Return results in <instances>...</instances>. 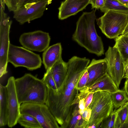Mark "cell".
<instances>
[{"mask_svg": "<svg viewBox=\"0 0 128 128\" xmlns=\"http://www.w3.org/2000/svg\"><path fill=\"white\" fill-rule=\"evenodd\" d=\"M67 62L62 58L56 62L50 69L58 90L61 86L67 71Z\"/></svg>", "mask_w": 128, "mask_h": 128, "instance_id": "obj_18", "label": "cell"}, {"mask_svg": "<svg viewBox=\"0 0 128 128\" xmlns=\"http://www.w3.org/2000/svg\"><path fill=\"white\" fill-rule=\"evenodd\" d=\"M106 0H90V4L92 5V9H100L104 6Z\"/></svg>", "mask_w": 128, "mask_h": 128, "instance_id": "obj_29", "label": "cell"}, {"mask_svg": "<svg viewBox=\"0 0 128 128\" xmlns=\"http://www.w3.org/2000/svg\"><path fill=\"white\" fill-rule=\"evenodd\" d=\"M107 63V73L119 88L124 74V63L118 50L109 46L105 53Z\"/></svg>", "mask_w": 128, "mask_h": 128, "instance_id": "obj_8", "label": "cell"}, {"mask_svg": "<svg viewBox=\"0 0 128 128\" xmlns=\"http://www.w3.org/2000/svg\"><path fill=\"white\" fill-rule=\"evenodd\" d=\"M61 44L58 43L49 46L42 54V63L46 71L50 70L55 63L62 59Z\"/></svg>", "mask_w": 128, "mask_h": 128, "instance_id": "obj_16", "label": "cell"}, {"mask_svg": "<svg viewBox=\"0 0 128 128\" xmlns=\"http://www.w3.org/2000/svg\"><path fill=\"white\" fill-rule=\"evenodd\" d=\"M91 114V110L88 108L85 109L84 112L82 115V119L87 123L90 118Z\"/></svg>", "mask_w": 128, "mask_h": 128, "instance_id": "obj_30", "label": "cell"}, {"mask_svg": "<svg viewBox=\"0 0 128 128\" xmlns=\"http://www.w3.org/2000/svg\"><path fill=\"white\" fill-rule=\"evenodd\" d=\"M124 89L126 92L128 97V78L125 82Z\"/></svg>", "mask_w": 128, "mask_h": 128, "instance_id": "obj_34", "label": "cell"}, {"mask_svg": "<svg viewBox=\"0 0 128 128\" xmlns=\"http://www.w3.org/2000/svg\"><path fill=\"white\" fill-rule=\"evenodd\" d=\"M114 46L119 51L124 63L128 58V36L121 35L115 38Z\"/></svg>", "mask_w": 128, "mask_h": 128, "instance_id": "obj_19", "label": "cell"}, {"mask_svg": "<svg viewBox=\"0 0 128 128\" xmlns=\"http://www.w3.org/2000/svg\"></svg>", "mask_w": 128, "mask_h": 128, "instance_id": "obj_41", "label": "cell"}, {"mask_svg": "<svg viewBox=\"0 0 128 128\" xmlns=\"http://www.w3.org/2000/svg\"><path fill=\"white\" fill-rule=\"evenodd\" d=\"M91 92L89 93L85 97V104L86 108H87L92 102L94 93Z\"/></svg>", "mask_w": 128, "mask_h": 128, "instance_id": "obj_31", "label": "cell"}, {"mask_svg": "<svg viewBox=\"0 0 128 128\" xmlns=\"http://www.w3.org/2000/svg\"><path fill=\"white\" fill-rule=\"evenodd\" d=\"M15 78L13 76L10 77L6 86L8 92V125L12 128L18 123L20 112V106L16 90Z\"/></svg>", "mask_w": 128, "mask_h": 128, "instance_id": "obj_12", "label": "cell"}, {"mask_svg": "<svg viewBox=\"0 0 128 128\" xmlns=\"http://www.w3.org/2000/svg\"><path fill=\"white\" fill-rule=\"evenodd\" d=\"M125 104L127 105L128 106V101ZM125 122L128 123V112L127 114V118Z\"/></svg>", "mask_w": 128, "mask_h": 128, "instance_id": "obj_38", "label": "cell"}, {"mask_svg": "<svg viewBox=\"0 0 128 128\" xmlns=\"http://www.w3.org/2000/svg\"><path fill=\"white\" fill-rule=\"evenodd\" d=\"M119 90L111 78L107 73L90 86L79 91L78 98L80 100L85 98L90 92H95L98 91H104L111 93Z\"/></svg>", "mask_w": 128, "mask_h": 128, "instance_id": "obj_13", "label": "cell"}, {"mask_svg": "<svg viewBox=\"0 0 128 128\" xmlns=\"http://www.w3.org/2000/svg\"><path fill=\"white\" fill-rule=\"evenodd\" d=\"M42 80L47 87H49L54 91H58L55 82L50 70L46 71Z\"/></svg>", "mask_w": 128, "mask_h": 128, "instance_id": "obj_24", "label": "cell"}, {"mask_svg": "<svg viewBox=\"0 0 128 128\" xmlns=\"http://www.w3.org/2000/svg\"><path fill=\"white\" fill-rule=\"evenodd\" d=\"M128 32V16L127 22L124 31L122 35H125Z\"/></svg>", "mask_w": 128, "mask_h": 128, "instance_id": "obj_35", "label": "cell"}, {"mask_svg": "<svg viewBox=\"0 0 128 128\" xmlns=\"http://www.w3.org/2000/svg\"><path fill=\"white\" fill-rule=\"evenodd\" d=\"M48 2L47 0H39L26 4L13 12V17L21 24L29 23L43 15Z\"/></svg>", "mask_w": 128, "mask_h": 128, "instance_id": "obj_9", "label": "cell"}, {"mask_svg": "<svg viewBox=\"0 0 128 128\" xmlns=\"http://www.w3.org/2000/svg\"><path fill=\"white\" fill-rule=\"evenodd\" d=\"M121 128H128V123L125 122L121 127Z\"/></svg>", "mask_w": 128, "mask_h": 128, "instance_id": "obj_37", "label": "cell"}, {"mask_svg": "<svg viewBox=\"0 0 128 128\" xmlns=\"http://www.w3.org/2000/svg\"><path fill=\"white\" fill-rule=\"evenodd\" d=\"M8 92L6 86L0 84V126L8 124Z\"/></svg>", "mask_w": 128, "mask_h": 128, "instance_id": "obj_17", "label": "cell"}, {"mask_svg": "<svg viewBox=\"0 0 128 128\" xmlns=\"http://www.w3.org/2000/svg\"><path fill=\"white\" fill-rule=\"evenodd\" d=\"M50 40L48 33L37 30L22 34L20 37L19 42L23 47L27 49L41 52L49 46Z\"/></svg>", "mask_w": 128, "mask_h": 128, "instance_id": "obj_10", "label": "cell"}, {"mask_svg": "<svg viewBox=\"0 0 128 128\" xmlns=\"http://www.w3.org/2000/svg\"><path fill=\"white\" fill-rule=\"evenodd\" d=\"M90 62V60L85 57L72 56L67 62V74L58 91L47 87L45 104L61 128H68V126L79 92L76 86Z\"/></svg>", "mask_w": 128, "mask_h": 128, "instance_id": "obj_1", "label": "cell"}, {"mask_svg": "<svg viewBox=\"0 0 128 128\" xmlns=\"http://www.w3.org/2000/svg\"><path fill=\"white\" fill-rule=\"evenodd\" d=\"M85 100V98L81 99L79 100L78 103V107L79 110H85L86 109Z\"/></svg>", "mask_w": 128, "mask_h": 128, "instance_id": "obj_32", "label": "cell"}, {"mask_svg": "<svg viewBox=\"0 0 128 128\" xmlns=\"http://www.w3.org/2000/svg\"><path fill=\"white\" fill-rule=\"evenodd\" d=\"M126 6L128 8V4L126 5Z\"/></svg>", "mask_w": 128, "mask_h": 128, "instance_id": "obj_40", "label": "cell"}, {"mask_svg": "<svg viewBox=\"0 0 128 128\" xmlns=\"http://www.w3.org/2000/svg\"><path fill=\"white\" fill-rule=\"evenodd\" d=\"M111 100L114 108V111L122 106L128 101V97L124 90L110 93Z\"/></svg>", "mask_w": 128, "mask_h": 128, "instance_id": "obj_20", "label": "cell"}, {"mask_svg": "<svg viewBox=\"0 0 128 128\" xmlns=\"http://www.w3.org/2000/svg\"><path fill=\"white\" fill-rule=\"evenodd\" d=\"M116 119V113L114 111L102 122L99 128H114Z\"/></svg>", "mask_w": 128, "mask_h": 128, "instance_id": "obj_25", "label": "cell"}, {"mask_svg": "<svg viewBox=\"0 0 128 128\" xmlns=\"http://www.w3.org/2000/svg\"><path fill=\"white\" fill-rule=\"evenodd\" d=\"M8 61L16 68L23 67L30 70L40 68L42 63L40 55L24 47L10 44Z\"/></svg>", "mask_w": 128, "mask_h": 128, "instance_id": "obj_6", "label": "cell"}, {"mask_svg": "<svg viewBox=\"0 0 128 128\" xmlns=\"http://www.w3.org/2000/svg\"><path fill=\"white\" fill-rule=\"evenodd\" d=\"M21 114L31 115L35 118L42 128H60L55 118L45 104L24 103L20 106Z\"/></svg>", "mask_w": 128, "mask_h": 128, "instance_id": "obj_7", "label": "cell"}, {"mask_svg": "<svg viewBox=\"0 0 128 128\" xmlns=\"http://www.w3.org/2000/svg\"><path fill=\"white\" fill-rule=\"evenodd\" d=\"M122 4L126 6L128 4V0H118Z\"/></svg>", "mask_w": 128, "mask_h": 128, "instance_id": "obj_36", "label": "cell"}, {"mask_svg": "<svg viewBox=\"0 0 128 128\" xmlns=\"http://www.w3.org/2000/svg\"><path fill=\"white\" fill-rule=\"evenodd\" d=\"M96 9L83 13L78 20L72 39L89 52L100 56L104 54L103 43L95 28Z\"/></svg>", "mask_w": 128, "mask_h": 128, "instance_id": "obj_2", "label": "cell"}, {"mask_svg": "<svg viewBox=\"0 0 128 128\" xmlns=\"http://www.w3.org/2000/svg\"><path fill=\"white\" fill-rule=\"evenodd\" d=\"M90 0H65L59 8L58 17L61 20L74 15L85 9Z\"/></svg>", "mask_w": 128, "mask_h": 128, "instance_id": "obj_14", "label": "cell"}, {"mask_svg": "<svg viewBox=\"0 0 128 128\" xmlns=\"http://www.w3.org/2000/svg\"><path fill=\"white\" fill-rule=\"evenodd\" d=\"M78 104L74 106L68 128H76L78 120L76 116L78 113Z\"/></svg>", "mask_w": 128, "mask_h": 128, "instance_id": "obj_27", "label": "cell"}, {"mask_svg": "<svg viewBox=\"0 0 128 128\" xmlns=\"http://www.w3.org/2000/svg\"><path fill=\"white\" fill-rule=\"evenodd\" d=\"M88 79V73L86 69L76 86V88L80 91L85 88Z\"/></svg>", "mask_w": 128, "mask_h": 128, "instance_id": "obj_26", "label": "cell"}, {"mask_svg": "<svg viewBox=\"0 0 128 128\" xmlns=\"http://www.w3.org/2000/svg\"><path fill=\"white\" fill-rule=\"evenodd\" d=\"M12 23L8 18L2 19L0 25V77L8 72V56L10 44L9 34Z\"/></svg>", "mask_w": 128, "mask_h": 128, "instance_id": "obj_11", "label": "cell"}, {"mask_svg": "<svg viewBox=\"0 0 128 128\" xmlns=\"http://www.w3.org/2000/svg\"><path fill=\"white\" fill-rule=\"evenodd\" d=\"M88 108L91 110V114L86 128H99L103 120L114 111L110 93L104 91L95 92Z\"/></svg>", "mask_w": 128, "mask_h": 128, "instance_id": "obj_4", "label": "cell"}, {"mask_svg": "<svg viewBox=\"0 0 128 128\" xmlns=\"http://www.w3.org/2000/svg\"><path fill=\"white\" fill-rule=\"evenodd\" d=\"M114 111L116 113L114 128H120L126 122L128 112V106L125 104Z\"/></svg>", "mask_w": 128, "mask_h": 128, "instance_id": "obj_23", "label": "cell"}, {"mask_svg": "<svg viewBox=\"0 0 128 128\" xmlns=\"http://www.w3.org/2000/svg\"><path fill=\"white\" fill-rule=\"evenodd\" d=\"M128 16V14L110 10L105 12L96 21L102 32L107 38H115L122 34Z\"/></svg>", "mask_w": 128, "mask_h": 128, "instance_id": "obj_5", "label": "cell"}, {"mask_svg": "<svg viewBox=\"0 0 128 128\" xmlns=\"http://www.w3.org/2000/svg\"><path fill=\"white\" fill-rule=\"evenodd\" d=\"M20 0H3L9 11L14 12L16 10V6Z\"/></svg>", "mask_w": 128, "mask_h": 128, "instance_id": "obj_28", "label": "cell"}, {"mask_svg": "<svg viewBox=\"0 0 128 128\" xmlns=\"http://www.w3.org/2000/svg\"><path fill=\"white\" fill-rule=\"evenodd\" d=\"M18 123L26 128H42L39 122L32 116L24 114H21Z\"/></svg>", "mask_w": 128, "mask_h": 128, "instance_id": "obj_22", "label": "cell"}, {"mask_svg": "<svg viewBox=\"0 0 128 128\" xmlns=\"http://www.w3.org/2000/svg\"><path fill=\"white\" fill-rule=\"evenodd\" d=\"M15 83L20 105L24 103L45 104L47 87L42 80L27 73L15 79Z\"/></svg>", "mask_w": 128, "mask_h": 128, "instance_id": "obj_3", "label": "cell"}, {"mask_svg": "<svg viewBox=\"0 0 128 128\" xmlns=\"http://www.w3.org/2000/svg\"><path fill=\"white\" fill-rule=\"evenodd\" d=\"M100 9L104 12L110 10L128 14V8L118 0H106L104 6Z\"/></svg>", "mask_w": 128, "mask_h": 128, "instance_id": "obj_21", "label": "cell"}, {"mask_svg": "<svg viewBox=\"0 0 128 128\" xmlns=\"http://www.w3.org/2000/svg\"><path fill=\"white\" fill-rule=\"evenodd\" d=\"M124 78H128V58L124 62Z\"/></svg>", "mask_w": 128, "mask_h": 128, "instance_id": "obj_33", "label": "cell"}, {"mask_svg": "<svg viewBox=\"0 0 128 128\" xmlns=\"http://www.w3.org/2000/svg\"><path fill=\"white\" fill-rule=\"evenodd\" d=\"M107 62L105 58L98 60L93 59L86 68L88 73V79L85 88L107 74Z\"/></svg>", "mask_w": 128, "mask_h": 128, "instance_id": "obj_15", "label": "cell"}, {"mask_svg": "<svg viewBox=\"0 0 128 128\" xmlns=\"http://www.w3.org/2000/svg\"><path fill=\"white\" fill-rule=\"evenodd\" d=\"M125 35L128 36V32L127 34H125Z\"/></svg>", "mask_w": 128, "mask_h": 128, "instance_id": "obj_39", "label": "cell"}]
</instances>
